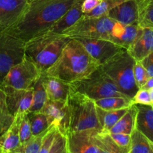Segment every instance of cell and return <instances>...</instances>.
I'll return each instance as SVG.
<instances>
[{"instance_id":"obj_1","label":"cell","mask_w":153,"mask_h":153,"mask_svg":"<svg viewBox=\"0 0 153 153\" xmlns=\"http://www.w3.org/2000/svg\"><path fill=\"white\" fill-rule=\"evenodd\" d=\"M77 0H30L19 19L3 31L22 41L47 32Z\"/></svg>"},{"instance_id":"obj_2","label":"cell","mask_w":153,"mask_h":153,"mask_svg":"<svg viewBox=\"0 0 153 153\" xmlns=\"http://www.w3.org/2000/svg\"><path fill=\"white\" fill-rule=\"evenodd\" d=\"M100 66L76 39L71 37L55 63L44 72L68 83L84 79Z\"/></svg>"},{"instance_id":"obj_3","label":"cell","mask_w":153,"mask_h":153,"mask_svg":"<svg viewBox=\"0 0 153 153\" xmlns=\"http://www.w3.org/2000/svg\"><path fill=\"white\" fill-rule=\"evenodd\" d=\"M70 39L63 34H40L25 42V57L44 73L56 61Z\"/></svg>"},{"instance_id":"obj_4","label":"cell","mask_w":153,"mask_h":153,"mask_svg":"<svg viewBox=\"0 0 153 153\" xmlns=\"http://www.w3.org/2000/svg\"><path fill=\"white\" fill-rule=\"evenodd\" d=\"M135 62L126 49H123L100 66L101 70L116 84L120 91L131 100L139 90L134 78Z\"/></svg>"},{"instance_id":"obj_5","label":"cell","mask_w":153,"mask_h":153,"mask_svg":"<svg viewBox=\"0 0 153 153\" xmlns=\"http://www.w3.org/2000/svg\"><path fill=\"white\" fill-rule=\"evenodd\" d=\"M67 105L70 121L69 132L90 129L101 131L94 100L72 90Z\"/></svg>"},{"instance_id":"obj_6","label":"cell","mask_w":153,"mask_h":153,"mask_svg":"<svg viewBox=\"0 0 153 153\" xmlns=\"http://www.w3.org/2000/svg\"><path fill=\"white\" fill-rule=\"evenodd\" d=\"M70 85L73 91L81 93L94 101L106 97H126L100 67L87 77Z\"/></svg>"},{"instance_id":"obj_7","label":"cell","mask_w":153,"mask_h":153,"mask_svg":"<svg viewBox=\"0 0 153 153\" xmlns=\"http://www.w3.org/2000/svg\"><path fill=\"white\" fill-rule=\"evenodd\" d=\"M115 21L108 16H83L72 26L62 32L70 37H81L109 40Z\"/></svg>"},{"instance_id":"obj_8","label":"cell","mask_w":153,"mask_h":153,"mask_svg":"<svg viewBox=\"0 0 153 153\" xmlns=\"http://www.w3.org/2000/svg\"><path fill=\"white\" fill-rule=\"evenodd\" d=\"M41 74L38 67L24 57L22 61L10 69L0 85L16 89H29L33 88Z\"/></svg>"},{"instance_id":"obj_9","label":"cell","mask_w":153,"mask_h":153,"mask_svg":"<svg viewBox=\"0 0 153 153\" xmlns=\"http://www.w3.org/2000/svg\"><path fill=\"white\" fill-rule=\"evenodd\" d=\"M25 43L5 31H0V85L10 69L25 57Z\"/></svg>"},{"instance_id":"obj_10","label":"cell","mask_w":153,"mask_h":153,"mask_svg":"<svg viewBox=\"0 0 153 153\" xmlns=\"http://www.w3.org/2000/svg\"><path fill=\"white\" fill-rule=\"evenodd\" d=\"M73 38L80 42L87 52L94 59L97 60L100 65L104 64L123 49L109 40L102 39L81 37H75Z\"/></svg>"},{"instance_id":"obj_11","label":"cell","mask_w":153,"mask_h":153,"mask_svg":"<svg viewBox=\"0 0 153 153\" xmlns=\"http://www.w3.org/2000/svg\"><path fill=\"white\" fill-rule=\"evenodd\" d=\"M95 129L70 131L67 134L68 153H100L96 143Z\"/></svg>"},{"instance_id":"obj_12","label":"cell","mask_w":153,"mask_h":153,"mask_svg":"<svg viewBox=\"0 0 153 153\" xmlns=\"http://www.w3.org/2000/svg\"><path fill=\"white\" fill-rule=\"evenodd\" d=\"M41 111L46 114L49 126H57L60 132L67 136L70 127L67 102L47 100Z\"/></svg>"},{"instance_id":"obj_13","label":"cell","mask_w":153,"mask_h":153,"mask_svg":"<svg viewBox=\"0 0 153 153\" xmlns=\"http://www.w3.org/2000/svg\"><path fill=\"white\" fill-rule=\"evenodd\" d=\"M6 95L9 111L13 117L19 114L28 113L32 102L33 88L29 89H16L11 87L0 85Z\"/></svg>"},{"instance_id":"obj_14","label":"cell","mask_w":153,"mask_h":153,"mask_svg":"<svg viewBox=\"0 0 153 153\" xmlns=\"http://www.w3.org/2000/svg\"><path fill=\"white\" fill-rule=\"evenodd\" d=\"M28 4V0H0V31L11 26Z\"/></svg>"},{"instance_id":"obj_15","label":"cell","mask_w":153,"mask_h":153,"mask_svg":"<svg viewBox=\"0 0 153 153\" xmlns=\"http://www.w3.org/2000/svg\"><path fill=\"white\" fill-rule=\"evenodd\" d=\"M106 16L124 25H138L139 0H126L111 9Z\"/></svg>"},{"instance_id":"obj_16","label":"cell","mask_w":153,"mask_h":153,"mask_svg":"<svg viewBox=\"0 0 153 153\" xmlns=\"http://www.w3.org/2000/svg\"><path fill=\"white\" fill-rule=\"evenodd\" d=\"M126 50L135 61H140L152 52L153 29L140 28L137 38Z\"/></svg>"},{"instance_id":"obj_17","label":"cell","mask_w":153,"mask_h":153,"mask_svg":"<svg viewBox=\"0 0 153 153\" xmlns=\"http://www.w3.org/2000/svg\"><path fill=\"white\" fill-rule=\"evenodd\" d=\"M140 30L138 25H124L115 22L108 40L127 49L137 38Z\"/></svg>"},{"instance_id":"obj_18","label":"cell","mask_w":153,"mask_h":153,"mask_svg":"<svg viewBox=\"0 0 153 153\" xmlns=\"http://www.w3.org/2000/svg\"><path fill=\"white\" fill-rule=\"evenodd\" d=\"M43 86L46 90L47 100L52 101L67 102V98L72 91L70 83L56 78L48 76L42 73Z\"/></svg>"},{"instance_id":"obj_19","label":"cell","mask_w":153,"mask_h":153,"mask_svg":"<svg viewBox=\"0 0 153 153\" xmlns=\"http://www.w3.org/2000/svg\"><path fill=\"white\" fill-rule=\"evenodd\" d=\"M137 108L134 128L153 142V108L152 105L134 104Z\"/></svg>"},{"instance_id":"obj_20","label":"cell","mask_w":153,"mask_h":153,"mask_svg":"<svg viewBox=\"0 0 153 153\" xmlns=\"http://www.w3.org/2000/svg\"><path fill=\"white\" fill-rule=\"evenodd\" d=\"M0 149L1 153H24L19 140V124L16 118L14 117L8 129L0 135Z\"/></svg>"},{"instance_id":"obj_21","label":"cell","mask_w":153,"mask_h":153,"mask_svg":"<svg viewBox=\"0 0 153 153\" xmlns=\"http://www.w3.org/2000/svg\"><path fill=\"white\" fill-rule=\"evenodd\" d=\"M83 0H77L71 7L52 25L47 32L62 34L64 31L76 23L82 16V4Z\"/></svg>"},{"instance_id":"obj_22","label":"cell","mask_w":153,"mask_h":153,"mask_svg":"<svg viewBox=\"0 0 153 153\" xmlns=\"http://www.w3.org/2000/svg\"><path fill=\"white\" fill-rule=\"evenodd\" d=\"M128 108L117 110L107 111L97 106V117L102 132H108L111 128L126 113Z\"/></svg>"},{"instance_id":"obj_23","label":"cell","mask_w":153,"mask_h":153,"mask_svg":"<svg viewBox=\"0 0 153 153\" xmlns=\"http://www.w3.org/2000/svg\"><path fill=\"white\" fill-rule=\"evenodd\" d=\"M136 114H137V108L135 105H131L128 108L126 113L111 128L108 133L109 134L123 133V134H131L135 126Z\"/></svg>"},{"instance_id":"obj_24","label":"cell","mask_w":153,"mask_h":153,"mask_svg":"<svg viewBox=\"0 0 153 153\" xmlns=\"http://www.w3.org/2000/svg\"><path fill=\"white\" fill-rule=\"evenodd\" d=\"M95 140L100 153H129L130 149L118 146L107 132L98 131L95 135Z\"/></svg>"},{"instance_id":"obj_25","label":"cell","mask_w":153,"mask_h":153,"mask_svg":"<svg viewBox=\"0 0 153 153\" xmlns=\"http://www.w3.org/2000/svg\"><path fill=\"white\" fill-rule=\"evenodd\" d=\"M129 153H153V142L134 128L131 134Z\"/></svg>"},{"instance_id":"obj_26","label":"cell","mask_w":153,"mask_h":153,"mask_svg":"<svg viewBox=\"0 0 153 153\" xmlns=\"http://www.w3.org/2000/svg\"><path fill=\"white\" fill-rule=\"evenodd\" d=\"M96 105L104 110H117L129 108L133 105L131 99L126 97H111L96 100Z\"/></svg>"},{"instance_id":"obj_27","label":"cell","mask_w":153,"mask_h":153,"mask_svg":"<svg viewBox=\"0 0 153 153\" xmlns=\"http://www.w3.org/2000/svg\"><path fill=\"white\" fill-rule=\"evenodd\" d=\"M46 100H47V96H46V90L43 86V78L42 76H40V79L33 86L32 102L28 112L41 111Z\"/></svg>"},{"instance_id":"obj_28","label":"cell","mask_w":153,"mask_h":153,"mask_svg":"<svg viewBox=\"0 0 153 153\" xmlns=\"http://www.w3.org/2000/svg\"><path fill=\"white\" fill-rule=\"evenodd\" d=\"M138 25L153 29V0H139Z\"/></svg>"},{"instance_id":"obj_29","label":"cell","mask_w":153,"mask_h":153,"mask_svg":"<svg viewBox=\"0 0 153 153\" xmlns=\"http://www.w3.org/2000/svg\"><path fill=\"white\" fill-rule=\"evenodd\" d=\"M14 117L11 114L6 102V95L0 87V135L4 134L13 123Z\"/></svg>"},{"instance_id":"obj_30","label":"cell","mask_w":153,"mask_h":153,"mask_svg":"<svg viewBox=\"0 0 153 153\" xmlns=\"http://www.w3.org/2000/svg\"><path fill=\"white\" fill-rule=\"evenodd\" d=\"M28 120L31 125L32 136L38 135L44 132L51 126H49L48 119L43 112H28Z\"/></svg>"},{"instance_id":"obj_31","label":"cell","mask_w":153,"mask_h":153,"mask_svg":"<svg viewBox=\"0 0 153 153\" xmlns=\"http://www.w3.org/2000/svg\"><path fill=\"white\" fill-rule=\"evenodd\" d=\"M28 113L19 114L14 117L16 118L19 124V140L22 146H23L31 137V129L30 125L29 120H28Z\"/></svg>"},{"instance_id":"obj_32","label":"cell","mask_w":153,"mask_h":153,"mask_svg":"<svg viewBox=\"0 0 153 153\" xmlns=\"http://www.w3.org/2000/svg\"><path fill=\"white\" fill-rule=\"evenodd\" d=\"M126 0H101L98 6L90 13L85 14L88 16H105L111 9L121 4Z\"/></svg>"},{"instance_id":"obj_33","label":"cell","mask_w":153,"mask_h":153,"mask_svg":"<svg viewBox=\"0 0 153 153\" xmlns=\"http://www.w3.org/2000/svg\"><path fill=\"white\" fill-rule=\"evenodd\" d=\"M134 78L135 83L139 89H141L150 76L148 74L146 69L143 67L140 61H136L134 66Z\"/></svg>"},{"instance_id":"obj_34","label":"cell","mask_w":153,"mask_h":153,"mask_svg":"<svg viewBox=\"0 0 153 153\" xmlns=\"http://www.w3.org/2000/svg\"><path fill=\"white\" fill-rule=\"evenodd\" d=\"M48 128L46 131L41 134H38L36 136H32L25 144L22 146L23 147V152L24 153H38L39 149H40V146L43 142V137L46 135V132L49 130Z\"/></svg>"},{"instance_id":"obj_35","label":"cell","mask_w":153,"mask_h":153,"mask_svg":"<svg viewBox=\"0 0 153 153\" xmlns=\"http://www.w3.org/2000/svg\"><path fill=\"white\" fill-rule=\"evenodd\" d=\"M49 153H68L67 136L60 132L58 129Z\"/></svg>"},{"instance_id":"obj_36","label":"cell","mask_w":153,"mask_h":153,"mask_svg":"<svg viewBox=\"0 0 153 153\" xmlns=\"http://www.w3.org/2000/svg\"><path fill=\"white\" fill-rule=\"evenodd\" d=\"M58 131V128L55 126L52 125L49 127V130L46 132V135L43 137V142L40 146V149H39L38 153H49L51 149L52 143L54 141L56 133Z\"/></svg>"},{"instance_id":"obj_37","label":"cell","mask_w":153,"mask_h":153,"mask_svg":"<svg viewBox=\"0 0 153 153\" xmlns=\"http://www.w3.org/2000/svg\"><path fill=\"white\" fill-rule=\"evenodd\" d=\"M109 134V133H108ZM115 143L120 147L124 149H130L131 145V134H123V133H114L109 134Z\"/></svg>"},{"instance_id":"obj_38","label":"cell","mask_w":153,"mask_h":153,"mask_svg":"<svg viewBox=\"0 0 153 153\" xmlns=\"http://www.w3.org/2000/svg\"><path fill=\"white\" fill-rule=\"evenodd\" d=\"M133 104L151 105V99L148 90L139 89L132 100Z\"/></svg>"},{"instance_id":"obj_39","label":"cell","mask_w":153,"mask_h":153,"mask_svg":"<svg viewBox=\"0 0 153 153\" xmlns=\"http://www.w3.org/2000/svg\"><path fill=\"white\" fill-rule=\"evenodd\" d=\"M101 2V0H83L82 4V10L83 15L92 11Z\"/></svg>"},{"instance_id":"obj_40","label":"cell","mask_w":153,"mask_h":153,"mask_svg":"<svg viewBox=\"0 0 153 153\" xmlns=\"http://www.w3.org/2000/svg\"><path fill=\"white\" fill-rule=\"evenodd\" d=\"M140 63L143 66L148 74L150 77L153 76V52L145 57L143 60L140 61Z\"/></svg>"},{"instance_id":"obj_41","label":"cell","mask_w":153,"mask_h":153,"mask_svg":"<svg viewBox=\"0 0 153 153\" xmlns=\"http://www.w3.org/2000/svg\"><path fill=\"white\" fill-rule=\"evenodd\" d=\"M153 88V76L150 77L148 79L147 82L146 83V85L141 88V89H145V90H149L151 88Z\"/></svg>"},{"instance_id":"obj_42","label":"cell","mask_w":153,"mask_h":153,"mask_svg":"<svg viewBox=\"0 0 153 153\" xmlns=\"http://www.w3.org/2000/svg\"><path fill=\"white\" fill-rule=\"evenodd\" d=\"M149 93V96H150V99H151V105L153 104V88H151V89L148 90Z\"/></svg>"},{"instance_id":"obj_43","label":"cell","mask_w":153,"mask_h":153,"mask_svg":"<svg viewBox=\"0 0 153 153\" xmlns=\"http://www.w3.org/2000/svg\"><path fill=\"white\" fill-rule=\"evenodd\" d=\"M0 153H1V149H0Z\"/></svg>"},{"instance_id":"obj_44","label":"cell","mask_w":153,"mask_h":153,"mask_svg":"<svg viewBox=\"0 0 153 153\" xmlns=\"http://www.w3.org/2000/svg\"><path fill=\"white\" fill-rule=\"evenodd\" d=\"M152 108H153V104H152Z\"/></svg>"},{"instance_id":"obj_45","label":"cell","mask_w":153,"mask_h":153,"mask_svg":"<svg viewBox=\"0 0 153 153\" xmlns=\"http://www.w3.org/2000/svg\"><path fill=\"white\" fill-rule=\"evenodd\" d=\"M28 1H30V0H28Z\"/></svg>"}]
</instances>
